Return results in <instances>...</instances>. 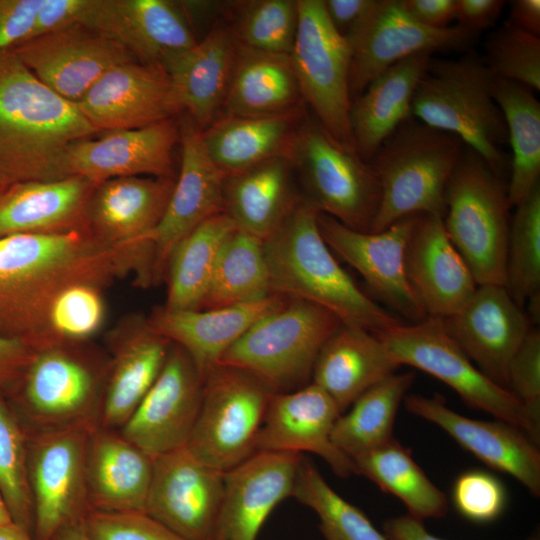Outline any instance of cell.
I'll use <instances>...</instances> for the list:
<instances>
[{
    "label": "cell",
    "instance_id": "obj_1",
    "mask_svg": "<svg viewBox=\"0 0 540 540\" xmlns=\"http://www.w3.org/2000/svg\"><path fill=\"white\" fill-rule=\"evenodd\" d=\"M132 271L141 274L137 258L90 228L0 237V335L34 351L55 347L49 315L62 291L102 288Z\"/></svg>",
    "mask_w": 540,
    "mask_h": 540
},
{
    "label": "cell",
    "instance_id": "obj_2",
    "mask_svg": "<svg viewBox=\"0 0 540 540\" xmlns=\"http://www.w3.org/2000/svg\"><path fill=\"white\" fill-rule=\"evenodd\" d=\"M98 131L78 104L44 85L12 50L0 51V179H62L63 154Z\"/></svg>",
    "mask_w": 540,
    "mask_h": 540
},
{
    "label": "cell",
    "instance_id": "obj_3",
    "mask_svg": "<svg viewBox=\"0 0 540 540\" xmlns=\"http://www.w3.org/2000/svg\"><path fill=\"white\" fill-rule=\"evenodd\" d=\"M317 215L301 198L263 241L271 293L315 303L335 314L342 324L374 334L400 324L339 265L320 234Z\"/></svg>",
    "mask_w": 540,
    "mask_h": 540
},
{
    "label": "cell",
    "instance_id": "obj_4",
    "mask_svg": "<svg viewBox=\"0 0 540 540\" xmlns=\"http://www.w3.org/2000/svg\"><path fill=\"white\" fill-rule=\"evenodd\" d=\"M494 76L482 55L468 50L458 59H431L419 81L411 116L457 136L506 180L508 132L492 94Z\"/></svg>",
    "mask_w": 540,
    "mask_h": 540
},
{
    "label": "cell",
    "instance_id": "obj_5",
    "mask_svg": "<svg viewBox=\"0 0 540 540\" xmlns=\"http://www.w3.org/2000/svg\"><path fill=\"white\" fill-rule=\"evenodd\" d=\"M465 144L455 135L410 117L368 161L380 186L369 232L383 231L409 215L444 217V194Z\"/></svg>",
    "mask_w": 540,
    "mask_h": 540
},
{
    "label": "cell",
    "instance_id": "obj_6",
    "mask_svg": "<svg viewBox=\"0 0 540 540\" xmlns=\"http://www.w3.org/2000/svg\"><path fill=\"white\" fill-rule=\"evenodd\" d=\"M446 232L477 285L505 284L510 203L507 182L465 146L444 194Z\"/></svg>",
    "mask_w": 540,
    "mask_h": 540
},
{
    "label": "cell",
    "instance_id": "obj_7",
    "mask_svg": "<svg viewBox=\"0 0 540 540\" xmlns=\"http://www.w3.org/2000/svg\"><path fill=\"white\" fill-rule=\"evenodd\" d=\"M341 324L328 309L289 298L284 306L254 323L218 364L246 370L276 392H287L312 378L319 352Z\"/></svg>",
    "mask_w": 540,
    "mask_h": 540
},
{
    "label": "cell",
    "instance_id": "obj_8",
    "mask_svg": "<svg viewBox=\"0 0 540 540\" xmlns=\"http://www.w3.org/2000/svg\"><path fill=\"white\" fill-rule=\"evenodd\" d=\"M287 156L306 202L351 229L369 232L381 193L368 162L335 141L314 117L306 116Z\"/></svg>",
    "mask_w": 540,
    "mask_h": 540
},
{
    "label": "cell",
    "instance_id": "obj_9",
    "mask_svg": "<svg viewBox=\"0 0 540 540\" xmlns=\"http://www.w3.org/2000/svg\"><path fill=\"white\" fill-rule=\"evenodd\" d=\"M400 365H409L439 379L472 409L507 422L539 444L540 420L507 389L498 385L467 357L446 332L440 318L398 324L376 334Z\"/></svg>",
    "mask_w": 540,
    "mask_h": 540
},
{
    "label": "cell",
    "instance_id": "obj_10",
    "mask_svg": "<svg viewBox=\"0 0 540 540\" xmlns=\"http://www.w3.org/2000/svg\"><path fill=\"white\" fill-rule=\"evenodd\" d=\"M276 391L241 368L217 364L204 377L199 413L187 448L204 464L227 472L256 452Z\"/></svg>",
    "mask_w": 540,
    "mask_h": 540
},
{
    "label": "cell",
    "instance_id": "obj_11",
    "mask_svg": "<svg viewBox=\"0 0 540 540\" xmlns=\"http://www.w3.org/2000/svg\"><path fill=\"white\" fill-rule=\"evenodd\" d=\"M102 376L68 346L39 350L14 390L12 406L28 434L73 427L96 429Z\"/></svg>",
    "mask_w": 540,
    "mask_h": 540
},
{
    "label": "cell",
    "instance_id": "obj_12",
    "mask_svg": "<svg viewBox=\"0 0 540 540\" xmlns=\"http://www.w3.org/2000/svg\"><path fill=\"white\" fill-rule=\"evenodd\" d=\"M297 4L298 27L290 57L302 99L335 141L356 151L349 120V44L331 25L323 0Z\"/></svg>",
    "mask_w": 540,
    "mask_h": 540
},
{
    "label": "cell",
    "instance_id": "obj_13",
    "mask_svg": "<svg viewBox=\"0 0 540 540\" xmlns=\"http://www.w3.org/2000/svg\"><path fill=\"white\" fill-rule=\"evenodd\" d=\"M93 430L73 427L27 433L35 540H52L61 529L84 522L91 511L87 452Z\"/></svg>",
    "mask_w": 540,
    "mask_h": 540
},
{
    "label": "cell",
    "instance_id": "obj_14",
    "mask_svg": "<svg viewBox=\"0 0 540 540\" xmlns=\"http://www.w3.org/2000/svg\"><path fill=\"white\" fill-rule=\"evenodd\" d=\"M225 472L185 446L153 458L145 513L188 540H222Z\"/></svg>",
    "mask_w": 540,
    "mask_h": 540
},
{
    "label": "cell",
    "instance_id": "obj_15",
    "mask_svg": "<svg viewBox=\"0 0 540 540\" xmlns=\"http://www.w3.org/2000/svg\"><path fill=\"white\" fill-rule=\"evenodd\" d=\"M478 35L459 26L434 29L412 19L400 0H378L377 6L346 41L351 62V100L381 72L417 53L471 50Z\"/></svg>",
    "mask_w": 540,
    "mask_h": 540
},
{
    "label": "cell",
    "instance_id": "obj_16",
    "mask_svg": "<svg viewBox=\"0 0 540 540\" xmlns=\"http://www.w3.org/2000/svg\"><path fill=\"white\" fill-rule=\"evenodd\" d=\"M176 177L134 176L95 186L87 208L89 228L110 244L127 248L142 269L141 286L152 284L153 235Z\"/></svg>",
    "mask_w": 540,
    "mask_h": 540
},
{
    "label": "cell",
    "instance_id": "obj_17",
    "mask_svg": "<svg viewBox=\"0 0 540 540\" xmlns=\"http://www.w3.org/2000/svg\"><path fill=\"white\" fill-rule=\"evenodd\" d=\"M203 381L187 352L172 344L158 378L117 431L152 458L187 446L201 405Z\"/></svg>",
    "mask_w": 540,
    "mask_h": 540
},
{
    "label": "cell",
    "instance_id": "obj_18",
    "mask_svg": "<svg viewBox=\"0 0 540 540\" xmlns=\"http://www.w3.org/2000/svg\"><path fill=\"white\" fill-rule=\"evenodd\" d=\"M418 216H406L383 231L371 233L351 229L327 214L317 215L327 246L352 266L385 304L412 323L427 318L404 270L406 244Z\"/></svg>",
    "mask_w": 540,
    "mask_h": 540
},
{
    "label": "cell",
    "instance_id": "obj_19",
    "mask_svg": "<svg viewBox=\"0 0 540 540\" xmlns=\"http://www.w3.org/2000/svg\"><path fill=\"white\" fill-rule=\"evenodd\" d=\"M180 171L166 210L153 235L152 283L166 275L176 245L206 219L225 212V175L202 142L201 129L185 115L179 121Z\"/></svg>",
    "mask_w": 540,
    "mask_h": 540
},
{
    "label": "cell",
    "instance_id": "obj_20",
    "mask_svg": "<svg viewBox=\"0 0 540 540\" xmlns=\"http://www.w3.org/2000/svg\"><path fill=\"white\" fill-rule=\"evenodd\" d=\"M11 50L44 85L75 103L109 69L137 61L117 41L81 24L37 36Z\"/></svg>",
    "mask_w": 540,
    "mask_h": 540
},
{
    "label": "cell",
    "instance_id": "obj_21",
    "mask_svg": "<svg viewBox=\"0 0 540 540\" xmlns=\"http://www.w3.org/2000/svg\"><path fill=\"white\" fill-rule=\"evenodd\" d=\"M178 140L175 118L143 128L105 131L67 147L61 176H79L95 185L121 177L174 176L173 150Z\"/></svg>",
    "mask_w": 540,
    "mask_h": 540
},
{
    "label": "cell",
    "instance_id": "obj_22",
    "mask_svg": "<svg viewBox=\"0 0 540 540\" xmlns=\"http://www.w3.org/2000/svg\"><path fill=\"white\" fill-rule=\"evenodd\" d=\"M79 24L160 68L198 42L179 7L167 0H87Z\"/></svg>",
    "mask_w": 540,
    "mask_h": 540
},
{
    "label": "cell",
    "instance_id": "obj_23",
    "mask_svg": "<svg viewBox=\"0 0 540 540\" xmlns=\"http://www.w3.org/2000/svg\"><path fill=\"white\" fill-rule=\"evenodd\" d=\"M449 336L488 378L508 389V366L532 328L504 285L482 284L454 315L441 319Z\"/></svg>",
    "mask_w": 540,
    "mask_h": 540
},
{
    "label": "cell",
    "instance_id": "obj_24",
    "mask_svg": "<svg viewBox=\"0 0 540 540\" xmlns=\"http://www.w3.org/2000/svg\"><path fill=\"white\" fill-rule=\"evenodd\" d=\"M408 412L435 424L486 466L506 473L534 497L540 496L539 445L521 429L501 420L468 418L449 408L443 397L406 395Z\"/></svg>",
    "mask_w": 540,
    "mask_h": 540
},
{
    "label": "cell",
    "instance_id": "obj_25",
    "mask_svg": "<svg viewBox=\"0 0 540 540\" xmlns=\"http://www.w3.org/2000/svg\"><path fill=\"white\" fill-rule=\"evenodd\" d=\"M77 104L98 132L143 128L182 113L166 72L138 61L109 69Z\"/></svg>",
    "mask_w": 540,
    "mask_h": 540
},
{
    "label": "cell",
    "instance_id": "obj_26",
    "mask_svg": "<svg viewBox=\"0 0 540 540\" xmlns=\"http://www.w3.org/2000/svg\"><path fill=\"white\" fill-rule=\"evenodd\" d=\"M404 270L427 317L456 314L477 288L437 213L419 214L406 244Z\"/></svg>",
    "mask_w": 540,
    "mask_h": 540
},
{
    "label": "cell",
    "instance_id": "obj_27",
    "mask_svg": "<svg viewBox=\"0 0 540 540\" xmlns=\"http://www.w3.org/2000/svg\"><path fill=\"white\" fill-rule=\"evenodd\" d=\"M340 414L329 395L313 382L295 391L276 392L259 430L256 452L313 453L346 478L354 473L352 461L331 439Z\"/></svg>",
    "mask_w": 540,
    "mask_h": 540
},
{
    "label": "cell",
    "instance_id": "obj_28",
    "mask_svg": "<svg viewBox=\"0 0 540 540\" xmlns=\"http://www.w3.org/2000/svg\"><path fill=\"white\" fill-rule=\"evenodd\" d=\"M302 454L257 451L225 472L222 540H257L274 508L292 496Z\"/></svg>",
    "mask_w": 540,
    "mask_h": 540
},
{
    "label": "cell",
    "instance_id": "obj_29",
    "mask_svg": "<svg viewBox=\"0 0 540 540\" xmlns=\"http://www.w3.org/2000/svg\"><path fill=\"white\" fill-rule=\"evenodd\" d=\"M289 297L271 294L263 300L217 309H157L148 326L180 346L191 357L200 374L219 363L231 347L254 323L284 306Z\"/></svg>",
    "mask_w": 540,
    "mask_h": 540
},
{
    "label": "cell",
    "instance_id": "obj_30",
    "mask_svg": "<svg viewBox=\"0 0 540 540\" xmlns=\"http://www.w3.org/2000/svg\"><path fill=\"white\" fill-rule=\"evenodd\" d=\"M238 45L231 27L219 22L193 48L162 68L181 111L201 130L212 124L223 108Z\"/></svg>",
    "mask_w": 540,
    "mask_h": 540
},
{
    "label": "cell",
    "instance_id": "obj_31",
    "mask_svg": "<svg viewBox=\"0 0 540 540\" xmlns=\"http://www.w3.org/2000/svg\"><path fill=\"white\" fill-rule=\"evenodd\" d=\"M95 186L79 176L8 185L0 193V237L89 228L87 208Z\"/></svg>",
    "mask_w": 540,
    "mask_h": 540
},
{
    "label": "cell",
    "instance_id": "obj_32",
    "mask_svg": "<svg viewBox=\"0 0 540 540\" xmlns=\"http://www.w3.org/2000/svg\"><path fill=\"white\" fill-rule=\"evenodd\" d=\"M153 458L117 430L97 427L87 452V487L92 510L145 513Z\"/></svg>",
    "mask_w": 540,
    "mask_h": 540
},
{
    "label": "cell",
    "instance_id": "obj_33",
    "mask_svg": "<svg viewBox=\"0 0 540 540\" xmlns=\"http://www.w3.org/2000/svg\"><path fill=\"white\" fill-rule=\"evenodd\" d=\"M399 366L376 334L341 324L319 352L311 379L342 414L361 394L395 373Z\"/></svg>",
    "mask_w": 540,
    "mask_h": 540
},
{
    "label": "cell",
    "instance_id": "obj_34",
    "mask_svg": "<svg viewBox=\"0 0 540 540\" xmlns=\"http://www.w3.org/2000/svg\"><path fill=\"white\" fill-rule=\"evenodd\" d=\"M432 54L409 56L377 75L350 106V127L358 155L366 162L411 116L416 87Z\"/></svg>",
    "mask_w": 540,
    "mask_h": 540
},
{
    "label": "cell",
    "instance_id": "obj_35",
    "mask_svg": "<svg viewBox=\"0 0 540 540\" xmlns=\"http://www.w3.org/2000/svg\"><path fill=\"white\" fill-rule=\"evenodd\" d=\"M287 155L262 162L224 180L225 213L238 229L265 241L302 198Z\"/></svg>",
    "mask_w": 540,
    "mask_h": 540
},
{
    "label": "cell",
    "instance_id": "obj_36",
    "mask_svg": "<svg viewBox=\"0 0 540 540\" xmlns=\"http://www.w3.org/2000/svg\"><path fill=\"white\" fill-rule=\"evenodd\" d=\"M172 343L139 322L117 345L108 368L98 427L119 430L158 378Z\"/></svg>",
    "mask_w": 540,
    "mask_h": 540
},
{
    "label": "cell",
    "instance_id": "obj_37",
    "mask_svg": "<svg viewBox=\"0 0 540 540\" xmlns=\"http://www.w3.org/2000/svg\"><path fill=\"white\" fill-rule=\"evenodd\" d=\"M291 57L238 45L225 116L272 117L302 111Z\"/></svg>",
    "mask_w": 540,
    "mask_h": 540
},
{
    "label": "cell",
    "instance_id": "obj_38",
    "mask_svg": "<svg viewBox=\"0 0 540 540\" xmlns=\"http://www.w3.org/2000/svg\"><path fill=\"white\" fill-rule=\"evenodd\" d=\"M303 111L272 117L225 116L201 130L202 142L216 167L232 175L287 155Z\"/></svg>",
    "mask_w": 540,
    "mask_h": 540
},
{
    "label": "cell",
    "instance_id": "obj_39",
    "mask_svg": "<svg viewBox=\"0 0 540 540\" xmlns=\"http://www.w3.org/2000/svg\"><path fill=\"white\" fill-rule=\"evenodd\" d=\"M492 94L505 119L510 156L508 200L521 203L540 183V102L532 90L494 78Z\"/></svg>",
    "mask_w": 540,
    "mask_h": 540
},
{
    "label": "cell",
    "instance_id": "obj_40",
    "mask_svg": "<svg viewBox=\"0 0 540 540\" xmlns=\"http://www.w3.org/2000/svg\"><path fill=\"white\" fill-rule=\"evenodd\" d=\"M351 461L354 473L368 478L383 492L401 500L408 515L421 521L446 515V494L428 478L410 450L394 438Z\"/></svg>",
    "mask_w": 540,
    "mask_h": 540
},
{
    "label": "cell",
    "instance_id": "obj_41",
    "mask_svg": "<svg viewBox=\"0 0 540 540\" xmlns=\"http://www.w3.org/2000/svg\"><path fill=\"white\" fill-rule=\"evenodd\" d=\"M236 229L234 221L222 212L203 221L176 245L166 268L165 309H199L219 252Z\"/></svg>",
    "mask_w": 540,
    "mask_h": 540
},
{
    "label": "cell",
    "instance_id": "obj_42",
    "mask_svg": "<svg viewBox=\"0 0 540 540\" xmlns=\"http://www.w3.org/2000/svg\"><path fill=\"white\" fill-rule=\"evenodd\" d=\"M414 379V372L393 373L361 394L336 420L333 444L352 459L392 440L398 409Z\"/></svg>",
    "mask_w": 540,
    "mask_h": 540
},
{
    "label": "cell",
    "instance_id": "obj_43",
    "mask_svg": "<svg viewBox=\"0 0 540 540\" xmlns=\"http://www.w3.org/2000/svg\"><path fill=\"white\" fill-rule=\"evenodd\" d=\"M271 294L263 241L237 228L219 252L199 309L257 302Z\"/></svg>",
    "mask_w": 540,
    "mask_h": 540
},
{
    "label": "cell",
    "instance_id": "obj_44",
    "mask_svg": "<svg viewBox=\"0 0 540 540\" xmlns=\"http://www.w3.org/2000/svg\"><path fill=\"white\" fill-rule=\"evenodd\" d=\"M292 496L316 513L326 540H389L359 508L334 491L305 458L298 466Z\"/></svg>",
    "mask_w": 540,
    "mask_h": 540
},
{
    "label": "cell",
    "instance_id": "obj_45",
    "mask_svg": "<svg viewBox=\"0 0 540 540\" xmlns=\"http://www.w3.org/2000/svg\"><path fill=\"white\" fill-rule=\"evenodd\" d=\"M514 208L504 286L523 307L530 296L540 292V183Z\"/></svg>",
    "mask_w": 540,
    "mask_h": 540
},
{
    "label": "cell",
    "instance_id": "obj_46",
    "mask_svg": "<svg viewBox=\"0 0 540 540\" xmlns=\"http://www.w3.org/2000/svg\"><path fill=\"white\" fill-rule=\"evenodd\" d=\"M0 492L12 521L33 534V502L28 477V434L0 394Z\"/></svg>",
    "mask_w": 540,
    "mask_h": 540
},
{
    "label": "cell",
    "instance_id": "obj_47",
    "mask_svg": "<svg viewBox=\"0 0 540 540\" xmlns=\"http://www.w3.org/2000/svg\"><path fill=\"white\" fill-rule=\"evenodd\" d=\"M231 27L240 45L290 55L298 27L297 0H251L234 5Z\"/></svg>",
    "mask_w": 540,
    "mask_h": 540
},
{
    "label": "cell",
    "instance_id": "obj_48",
    "mask_svg": "<svg viewBox=\"0 0 540 540\" xmlns=\"http://www.w3.org/2000/svg\"><path fill=\"white\" fill-rule=\"evenodd\" d=\"M482 58L495 78L540 91V37L506 21L484 43Z\"/></svg>",
    "mask_w": 540,
    "mask_h": 540
},
{
    "label": "cell",
    "instance_id": "obj_49",
    "mask_svg": "<svg viewBox=\"0 0 540 540\" xmlns=\"http://www.w3.org/2000/svg\"><path fill=\"white\" fill-rule=\"evenodd\" d=\"M100 289L78 284L59 294L49 315L50 330L57 346L83 341L100 329L105 316Z\"/></svg>",
    "mask_w": 540,
    "mask_h": 540
},
{
    "label": "cell",
    "instance_id": "obj_50",
    "mask_svg": "<svg viewBox=\"0 0 540 540\" xmlns=\"http://www.w3.org/2000/svg\"><path fill=\"white\" fill-rule=\"evenodd\" d=\"M452 501L464 518L476 523H489L503 513L507 493L503 483L494 474L471 469L456 478Z\"/></svg>",
    "mask_w": 540,
    "mask_h": 540
},
{
    "label": "cell",
    "instance_id": "obj_51",
    "mask_svg": "<svg viewBox=\"0 0 540 540\" xmlns=\"http://www.w3.org/2000/svg\"><path fill=\"white\" fill-rule=\"evenodd\" d=\"M84 527L89 540H188L146 513L92 510Z\"/></svg>",
    "mask_w": 540,
    "mask_h": 540
},
{
    "label": "cell",
    "instance_id": "obj_52",
    "mask_svg": "<svg viewBox=\"0 0 540 540\" xmlns=\"http://www.w3.org/2000/svg\"><path fill=\"white\" fill-rule=\"evenodd\" d=\"M508 389L540 420V332L531 328L508 366Z\"/></svg>",
    "mask_w": 540,
    "mask_h": 540
},
{
    "label": "cell",
    "instance_id": "obj_53",
    "mask_svg": "<svg viewBox=\"0 0 540 540\" xmlns=\"http://www.w3.org/2000/svg\"><path fill=\"white\" fill-rule=\"evenodd\" d=\"M44 0H0V51L31 39Z\"/></svg>",
    "mask_w": 540,
    "mask_h": 540
},
{
    "label": "cell",
    "instance_id": "obj_54",
    "mask_svg": "<svg viewBox=\"0 0 540 540\" xmlns=\"http://www.w3.org/2000/svg\"><path fill=\"white\" fill-rule=\"evenodd\" d=\"M35 352L27 345L0 335V394H12Z\"/></svg>",
    "mask_w": 540,
    "mask_h": 540
},
{
    "label": "cell",
    "instance_id": "obj_55",
    "mask_svg": "<svg viewBox=\"0 0 540 540\" xmlns=\"http://www.w3.org/2000/svg\"><path fill=\"white\" fill-rule=\"evenodd\" d=\"M86 4L87 0H44L31 39L79 24Z\"/></svg>",
    "mask_w": 540,
    "mask_h": 540
},
{
    "label": "cell",
    "instance_id": "obj_56",
    "mask_svg": "<svg viewBox=\"0 0 540 540\" xmlns=\"http://www.w3.org/2000/svg\"><path fill=\"white\" fill-rule=\"evenodd\" d=\"M323 2L331 25L346 39L373 12L378 0H323Z\"/></svg>",
    "mask_w": 540,
    "mask_h": 540
},
{
    "label": "cell",
    "instance_id": "obj_57",
    "mask_svg": "<svg viewBox=\"0 0 540 540\" xmlns=\"http://www.w3.org/2000/svg\"><path fill=\"white\" fill-rule=\"evenodd\" d=\"M505 4L503 0H457V26L479 35L495 24Z\"/></svg>",
    "mask_w": 540,
    "mask_h": 540
},
{
    "label": "cell",
    "instance_id": "obj_58",
    "mask_svg": "<svg viewBox=\"0 0 540 540\" xmlns=\"http://www.w3.org/2000/svg\"><path fill=\"white\" fill-rule=\"evenodd\" d=\"M400 2L412 19L429 28H447L455 20L457 0H400Z\"/></svg>",
    "mask_w": 540,
    "mask_h": 540
},
{
    "label": "cell",
    "instance_id": "obj_59",
    "mask_svg": "<svg viewBox=\"0 0 540 540\" xmlns=\"http://www.w3.org/2000/svg\"><path fill=\"white\" fill-rule=\"evenodd\" d=\"M384 534L389 540H444L431 534L423 524V521L408 514L393 517L384 523ZM526 540H539L532 536Z\"/></svg>",
    "mask_w": 540,
    "mask_h": 540
},
{
    "label": "cell",
    "instance_id": "obj_60",
    "mask_svg": "<svg viewBox=\"0 0 540 540\" xmlns=\"http://www.w3.org/2000/svg\"><path fill=\"white\" fill-rule=\"evenodd\" d=\"M507 21L529 34L540 37V0L511 1Z\"/></svg>",
    "mask_w": 540,
    "mask_h": 540
},
{
    "label": "cell",
    "instance_id": "obj_61",
    "mask_svg": "<svg viewBox=\"0 0 540 540\" xmlns=\"http://www.w3.org/2000/svg\"><path fill=\"white\" fill-rule=\"evenodd\" d=\"M0 540H35V538L30 531L12 521L0 525Z\"/></svg>",
    "mask_w": 540,
    "mask_h": 540
},
{
    "label": "cell",
    "instance_id": "obj_62",
    "mask_svg": "<svg viewBox=\"0 0 540 540\" xmlns=\"http://www.w3.org/2000/svg\"><path fill=\"white\" fill-rule=\"evenodd\" d=\"M52 540H89L84 522L69 525L55 534Z\"/></svg>",
    "mask_w": 540,
    "mask_h": 540
},
{
    "label": "cell",
    "instance_id": "obj_63",
    "mask_svg": "<svg viewBox=\"0 0 540 540\" xmlns=\"http://www.w3.org/2000/svg\"><path fill=\"white\" fill-rule=\"evenodd\" d=\"M9 522H12V518L0 492V525L7 524Z\"/></svg>",
    "mask_w": 540,
    "mask_h": 540
},
{
    "label": "cell",
    "instance_id": "obj_64",
    "mask_svg": "<svg viewBox=\"0 0 540 540\" xmlns=\"http://www.w3.org/2000/svg\"><path fill=\"white\" fill-rule=\"evenodd\" d=\"M8 186L4 181L0 179V193Z\"/></svg>",
    "mask_w": 540,
    "mask_h": 540
}]
</instances>
